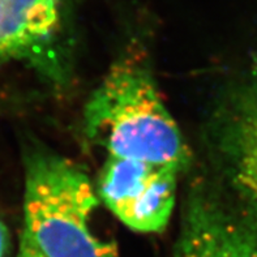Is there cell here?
Listing matches in <instances>:
<instances>
[{
    "label": "cell",
    "mask_w": 257,
    "mask_h": 257,
    "mask_svg": "<svg viewBox=\"0 0 257 257\" xmlns=\"http://www.w3.org/2000/svg\"><path fill=\"white\" fill-rule=\"evenodd\" d=\"M84 130L108 157L186 170L191 153L149 69L134 60L111 67L84 108Z\"/></svg>",
    "instance_id": "cell-1"
},
{
    "label": "cell",
    "mask_w": 257,
    "mask_h": 257,
    "mask_svg": "<svg viewBox=\"0 0 257 257\" xmlns=\"http://www.w3.org/2000/svg\"><path fill=\"white\" fill-rule=\"evenodd\" d=\"M174 257H257V231L217 199L196 193L184 212Z\"/></svg>",
    "instance_id": "cell-6"
},
{
    "label": "cell",
    "mask_w": 257,
    "mask_h": 257,
    "mask_svg": "<svg viewBox=\"0 0 257 257\" xmlns=\"http://www.w3.org/2000/svg\"><path fill=\"white\" fill-rule=\"evenodd\" d=\"M218 150L222 166L247 215L257 231V82L232 97L219 119Z\"/></svg>",
    "instance_id": "cell-5"
},
{
    "label": "cell",
    "mask_w": 257,
    "mask_h": 257,
    "mask_svg": "<svg viewBox=\"0 0 257 257\" xmlns=\"http://www.w3.org/2000/svg\"><path fill=\"white\" fill-rule=\"evenodd\" d=\"M15 257H45L41 252L38 251V248L34 245L32 240L28 238V235L24 234L21 231L20 235V243H19V249Z\"/></svg>",
    "instance_id": "cell-7"
},
{
    "label": "cell",
    "mask_w": 257,
    "mask_h": 257,
    "mask_svg": "<svg viewBox=\"0 0 257 257\" xmlns=\"http://www.w3.org/2000/svg\"><path fill=\"white\" fill-rule=\"evenodd\" d=\"M12 239H11V232L4 223V221L0 218V257H7L11 249Z\"/></svg>",
    "instance_id": "cell-8"
},
{
    "label": "cell",
    "mask_w": 257,
    "mask_h": 257,
    "mask_svg": "<svg viewBox=\"0 0 257 257\" xmlns=\"http://www.w3.org/2000/svg\"><path fill=\"white\" fill-rule=\"evenodd\" d=\"M75 0H0V67L28 63L51 71Z\"/></svg>",
    "instance_id": "cell-4"
},
{
    "label": "cell",
    "mask_w": 257,
    "mask_h": 257,
    "mask_svg": "<svg viewBox=\"0 0 257 257\" xmlns=\"http://www.w3.org/2000/svg\"><path fill=\"white\" fill-rule=\"evenodd\" d=\"M98 205L90 179L75 163L46 149L24 156L23 232L45 257H119L95 236L89 218Z\"/></svg>",
    "instance_id": "cell-2"
},
{
    "label": "cell",
    "mask_w": 257,
    "mask_h": 257,
    "mask_svg": "<svg viewBox=\"0 0 257 257\" xmlns=\"http://www.w3.org/2000/svg\"><path fill=\"white\" fill-rule=\"evenodd\" d=\"M179 173L169 165L107 157L98 180V195L128 228L156 234L169 225Z\"/></svg>",
    "instance_id": "cell-3"
}]
</instances>
